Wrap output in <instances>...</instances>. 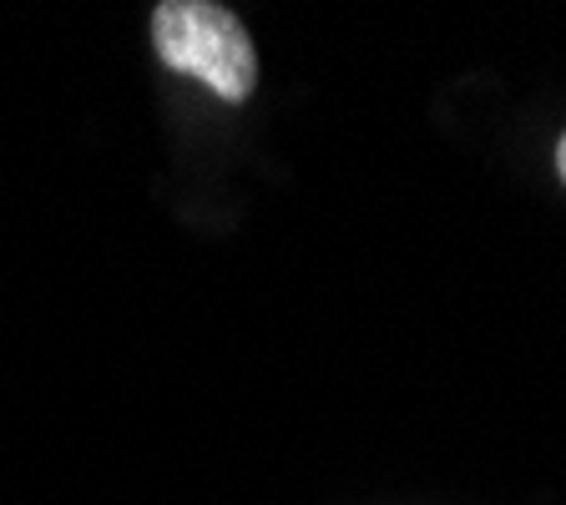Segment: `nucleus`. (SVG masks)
Here are the masks:
<instances>
[{"label":"nucleus","instance_id":"nucleus-1","mask_svg":"<svg viewBox=\"0 0 566 505\" xmlns=\"http://www.w3.org/2000/svg\"><path fill=\"white\" fill-rule=\"evenodd\" d=\"M153 41L163 66L202 82L223 102H248L259 86V51L253 35L228 6L212 0H163L153 11Z\"/></svg>","mask_w":566,"mask_h":505},{"label":"nucleus","instance_id":"nucleus-2","mask_svg":"<svg viewBox=\"0 0 566 505\" xmlns=\"http://www.w3.org/2000/svg\"><path fill=\"white\" fill-rule=\"evenodd\" d=\"M556 172H562V182H566V131H562V141H556Z\"/></svg>","mask_w":566,"mask_h":505}]
</instances>
